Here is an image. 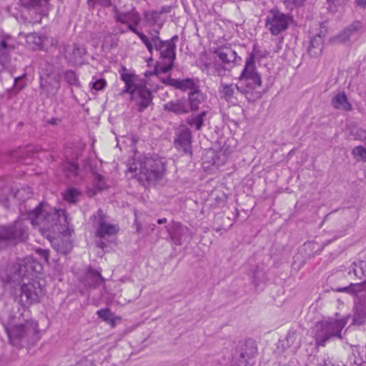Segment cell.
Instances as JSON below:
<instances>
[{
    "mask_svg": "<svg viewBox=\"0 0 366 366\" xmlns=\"http://www.w3.org/2000/svg\"><path fill=\"white\" fill-rule=\"evenodd\" d=\"M12 296L23 308H29L43 300L46 292V275L43 265L32 257L17 260L9 279Z\"/></svg>",
    "mask_w": 366,
    "mask_h": 366,
    "instance_id": "cell-1",
    "label": "cell"
},
{
    "mask_svg": "<svg viewBox=\"0 0 366 366\" xmlns=\"http://www.w3.org/2000/svg\"><path fill=\"white\" fill-rule=\"evenodd\" d=\"M32 224L50 244L55 252L70 254L75 243V233L68 213L63 209L48 207L41 203L30 212Z\"/></svg>",
    "mask_w": 366,
    "mask_h": 366,
    "instance_id": "cell-2",
    "label": "cell"
},
{
    "mask_svg": "<svg viewBox=\"0 0 366 366\" xmlns=\"http://www.w3.org/2000/svg\"><path fill=\"white\" fill-rule=\"evenodd\" d=\"M119 232L115 221L98 210L87 223V239L96 254L105 255L114 248Z\"/></svg>",
    "mask_w": 366,
    "mask_h": 366,
    "instance_id": "cell-3",
    "label": "cell"
},
{
    "mask_svg": "<svg viewBox=\"0 0 366 366\" xmlns=\"http://www.w3.org/2000/svg\"><path fill=\"white\" fill-rule=\"evenodd\" d=\"M131 175L143 186L151 188L159 183L167 172V161L155 153H143L132 158L127 165Z\"/></svg>",
    "mask_w": 366,
    "mask_h": 366,
    "instance_id": "cell-4",
    "label": "cell"
},
{
    "mask_svg": "<svg viewBox=\"0 0 366 366\" xmlns=\"http://www.w3.org/2000/svg\"><path fill=\"white\" fill-rule=\"evenodd\" d=\"M5 329L10 343L18 349H30L41 336L38 325L32 320L9 324Z\"/></svg>",
    "mask_w": 366,
    "mask_h": 366,
    "instance_id": "cell-5",
    "label": "cell"
},
{
    "mask_svg": "<svg viewBox=\"0 0 366 366\" xmlns=\"http://www.w3.org/2000/svg\"><path fill=\"white\" fill-rule=\"evenodd\" d=\"M121 78L126 85V93L130 95L131 99L136 105L138 111L143 112L147 109L153 102V95L145 80L127 70L122 71Z\"/></svg>",
    "mask_w": 366,
    "mask_h": 366,
    "instance_id": "cell-6",
    "label": "cell"
},
{
    "mask_svg": "<svg viewBox=\"0 0 366 366\" xmlns=\"http://www.w3.org/2000/svg\"><path fill=\"white\" fill-rule=\"evenodd\" d=\"M155 48L159 52V59L155 66L153 75L167 74L173 70L177 56V43L178 36L168 40H162L159 36H153Z\"/></svg>",
    "mask_w": 366,
    "mask_h": 366,
    "instance_id": "cell-7",
    "label": "cell"
},
{
    "mask_svg": "<svg viewBox=\"0 0 366 366\" xmlns=\"http://www.w3.org/2000/svg\"><path fill=\"white\" fill-rule=\"evenodd\" d=\"M256 52L257 46L254 45L252 52L247 59L243 70L239 75V83L236 85L238 90L245 95L263 85L261 75L257 69Z\"/></svg>",
    "mask_w": 366,
    "mask_h": 366,
    "instance_id": "cell-8",
    "label": "cell"
},
{
    "mask_svg": "<svg viewBox=\"0 0 366 366\" xmlns=\"http://www.w3.org/2000/svg\"><path fill=\"white\" fill-rule=\"evenodd\" d=\"M349 317L343 318L325 319L316 323L314 328V338L316 344L324 346L332 338H341L342 331L349 320Z\"/></svg>",
    "mask_w": 366,
    "mask_h": 366,
    "instance_id": "cell-9",
    "label": "cell"
},
{
    "mask_svg": "<svg viewBox=\"0 0 366 366\" xmlns=\"http://www.w3.org/2000/svg\"><path fill=\"white\" fill-rule=\"evenodd\" d=\"M40 85L42 91L48 97H53L61 87V74L60 69L53 63L45 61L39 68Z\"/></svg>",
    "mask_w": 366,
    "mask_h": 366,
    "instance_id": "cell-10",
    "label": "cell"
},
{
    "mask_svg": "<svg viewBox=\"0 0 366 366\" xmlns=\"http://www.w3.org/2000/svg\"><path fill=\"white\" fill-rule=\"evenodd\" d=\"M50 3L47 1H20L18 2V11L22 20L29 23H38L49 14Z\"/></svg>",
    "mask_w": 366,
    "mask_h": 366,
    "instance_id": "cell-11",
    "label": "cell"
},
{
    "mask_svg": "<svg viewBox=\"0 0 366 366\" xmlns=\"http://www.w3.org/2000/svg\"><path fill=\"white\" fill-rule=\"evenodd\" d=\"M258 355L257 342L245 338L236 348L230 366H254Z\"/></svg>",
    "mask_w": 366,
    "mask_h": 366,
    "instance_id": "cell-12",
    "label": "cell"
},
{
    "mask_svg": "<svg viewBox=\"0 0 366 366\" xmlns=\"http://www.w3.org/2000/svg\"><path fill=\"white\" fill-rule=\"evenodd\" d=\"M231 153L230 147L227 144L218 147L206 149L202 156V165L207 173L215 171L225 164Z\"/></svg>",
    "mask_w": 366,
    "mask_h": 366,
    "instance_id": "cell-13",
    "label": "cell"
},
{
    "mask_svg": "<svg viewBox=\"0 0 366 366\" xmlns=\"http://www.w3.org/2000/svg\"><path fill=\"white\" fill-rule=\"evenodd\" d=\"M28 230L26 226L20 221H16L9 225H2L1 227V248L13 247L28 239Z\"/></svg>",
    "mask_w": 366,
    "mask_h": 366,
    "instance_id": "cell-14",
    "label": "cell"
},
{
    "mask_svg": "<svg viewBox=\"0 0 366 366\" xmlns=\"http://www.w3.org/2000/svg\"><path fill=\"white\" fill-rule=\"evenodd\" d=\"M293 23V16L283 13L278 7L270 10L266 19V28L272 36L284 32Z\"/></svg>",
    "mask_w": 366,
    "mask_h": 366,
    "instance_id": "cell-15",
    "label": "cell"
},
{
    "mask_svg": "<svg viewBox=\"0 0 366 366\" xmlns=\"http://www.w3.org/2000/svg\"><path fill=\"white\" fill-rule=\"evenodd\" d=\"M174 146L179 153L188 156L193 154L192 133L187 125L180 124L175 132Z\"/></svg>",
    "mask_w": 366,
    "mask_h": 366,
    "instance_id": "cell-16",
    "label": "cell"
},
{
    "mask_svg": "<svg viewBox=\"0 0 366 366\" xmlns=\"http://www.w3.org/2000/svg\"><path fill=\"white\" fill-rule=\"evenodd\" d=\"M212 53L221 62L224 70H231L239 65L242 63V58L231 47L227 45L218 47L214 49Z\"/></svg>",
    "mask_w": 366,
    "mask_h": 366,
    "instance_id": "cell-17",
    "label": "cell"
},
{
    "mask_svg": "<svg viewBox=\"0 0 366 366\" xmlns=\"http://www.w3.org/2000/svg\"><path fill=\"white\" fill-rule=\"evenodd\" d=\"M162 83L165 85L174 87L180 91L188 92V93L197 91L200 90L198 84L196 81L192 78H185V79H175L171 77L161 79Z\"/></svg>",
    "mask_w": 366,
    "mask_h": 366,
    "instance_id": "cell-18",
    "label": "cell"
},
{
    "mask_svg": "<svg viewBox=\"0 0 366 366\" xmlns=\"http://www.w3.org/2000/svg\"><path fill=\"white\" fill-rule=\"evenodd\" d=\"M164 110L177 115L195 112L193 106L188 97H182L175 100L170 101L164 105Z\"/></svg>",
    "mask_w": 366,
    "mask_h": 366,
    "instance_id": "cell-19",
    "label": "cell"
},
{
    "mask_svg": "<svg viewBox=\"0 0 366 366\" xmlns=\"http://www.w3.org/2000/svg\"><path fill=\"white\" fill-rule=\"evenodd\" d=\"M362 22L360 21H355L350 25H348L344 29L338 33L336 35L333 37L330 40V44L337 45V44H344L347 43L350 40L352 34L356 33L358 30L362 28Z\"/></svg>",
    "mask_w": 366,
    "mask_h": 366,
    "instance_id": "cell-20",
    "label": "cell"
},
{
    "mask_svg": "<svg viewBox=\"0 0 366 366\" xmlns=\"http://www.w3.org/2000/svg\"><path fill=\"white\" fill-rule=\"evenodd\" d=\"M353 295H355L353 322L355 325H361L366 319V292L364 294L358 292Z\"/></svg>",
    "mask_w": 366,
    "mask_h": 366,
    "instance_id": "cell-21",
    "label": "cell"
},
{
    "mask_svg": "<svg viewBox=\"0 0 366 366\" xmlns=\"http://www.w3.org/2000/svg\"><path fill=\"white\" fill-rule=\"evenodd\" d=\"M86 49L78 45H70L66 48L64 56L69 63L72 64H80L85 62Z\"/></svg>",
    "mask_w": 366,
    "mask_h": 366,
    "instance_id": "cell-22",
    "label": "cell"
},
{
    "mask_svg": "<svg viewBox=\"0 0 366 366\" xmlns=\"http://www.w3.org/2000/svg\"><path fill=\"white\" fill-rule=\"evenodd\" d=\"M325 32H320L315 36L310 42L308 54L312 58H318L321 55L324 48Z\"/></svg>",
    "mask_w": 366,
    "mask_h": 366,
    "instance_id": "cell-23",
    "label": "cell"
},
{
    "mask_svg": "<svg viewBox=\"0 0 366 366\" xmlns=\"http://www.w3.org/2000/svg\"><path fill=\"white\" fill-rule=\"evenodd\" d=\"M332 105L334 108L343 112H350L353 110L352 104L350 103L347 95L345 92H340L337 93L332 99Z\"/></svg>",
    "mask_w": 366,
    "mask_h": 366,
    "instance_id": "cell-24",
    "label": "cell"
},
{
    "mask_svg": "<svg viewBox=\"0 0 366 366\" xmlns=\"http://www.w3.org/2000/svg\"><path fill=\"white\" fill-rule=\"evenodd\" d=\"M117 19L123 23L129 25V28H134V26L138 25L141 21V16L137 11L128 12L127 13L117 15Z\"/></svg>",
    "mask_w": 366,
    "mask_h": 366,
    "instance_id": "cell-25",
    "label": "cell"
},
{
    "mask_svg": "<svg viewBox=\"0 0 366 366\" xmlns=\"http://www.w3.org/2000/svg\"><path fill=\"white\" fill-rule=\"evenodd\" d=\"M97 316L102 319L103 321L109 324L111 326L115 327L117 321L120 320V318L115 316L111 310L108 308H102L97 312Z\"/></svg>",
    "mask_w": 366,
    "mask_h": 366,
    "instance_id": "cell-26",
    "label": "cell"
},
{
    "mask_svg": "<svg viewBox=\"0 0 366 366\" xmlns=\"http://www.w3.org/2000/svg\"><path fill=\"white\" fill-rule=\"evenodd\" d=\"M207 113L206 111H204L195 115L190 116L186 119L187 124L192 127H195L197 130H200L204 124L205 118Z\"/></svg>",
    "mask_w": 366,
    "mask_h": 366,
    "instance_id": "cell-27",
    "label": "cell"
},
{
    "mask_svg": "<svg viewBox=\"0 0 366 366\" xmlns=\"http://www.w3.org/2000/svg\"><path fill=\"white\" fill-rule=\"evenodd\" d=\"M45 40L42 36L37 34H30L26 37V43L34 49H43Z\"/></svg>",
    "mask_w": 366,
    "mask_h": 366,
    "instance_id": "cell-28",
    "label": "cell"
},
{
    "mask_svg": "<svg viewBox=\"0 0 366 366\" xmlns=\"http://www.w3.org/2000/svg\"><path fill=\"white\" fill-rule=\"evenodd\" d=\"M81 192L75 188H70L63 194V198L70 204H75L80 197Z\"/></svg>",
    "mask_w": 366,
    "mask_h": 366,
    "instance_id": "cell-29",
    "label": "cell"
},
{
    "mask_svg": "<svg viewBox=\"0 0 366 366\" xmlns=\"http://www.w3.org/2000/svg\"><path fill=\"white\" fill-rule=\"evenodd\" d=\"M220 95L222 99L230 102L235 95L234 90L231 84L222 83L220 85Z\"/></svg>",
    "mask_w": 366,
    "mask_h": 366,
    "instance_id": "cell-30",
    "label": "cell"
},
{
    "mask_svg": "<svg viewBox=\"0 0 366 366\" xmlns=\"http://www.w3.org/2000/svg\"><path fill=\"white\" fill-rule=\"evenodd\" d=\"M352 155L357 160L366 162V147L357 146L352 150Z\"/></svg>",
    "mask_w": 366,
    "mask_h": 366,
    "instance_id": "cell-31",
    "label": "cell"
},
{
    "mask_svg": "<svg viewBox=\"0 0 366 366\" xmlns=\"http://www.w3.org/2000/svg\"><path fill=\"white\" fill-rule=\"evenodd\" d=\"M64 79H65L66 82L67 83L70 84L71 85H79V81H78V76H77L75 72L73 70H67L64 73Z\"/></svg>",
    "mask_w": 366,
    "mask_h": 366,
    "instance_id": "cell-32",
    "label": "cell"
},
{
    "mask_svg": "<svg viewBox=\"0 0 366 366\" xmlns=\"http://www.w3.org/2000/svg\"><path fill=\"white\" fill-rule=\"evenodd\" d=\"M283 4L286 6V8L288 10H293V9L298 8V7H302L305 4L303 1H285Z\"/></svg>",
    "mask_w": 366,
    "mask_h": 366,
    "instance_id": "cell-33",
    "label": "cell"
},
{
    "mask_svg": "<svg viewBox=\"0 0 366 366\" xmlns=\"http://www.w3.org/2000/svg\"><path fill=\"white\" fill-rule=\"evenodd\" d=\"M107 85V82L105 80L99 79L96 80L94 83L93 84V88L96 91H101L105 88V86Z\"/></svg>",
    "mask_w": 366,
    "mask_h": 366,
    "instance_id": "cell-34",
    "label": "cell"
},
{
    "mask_svg": "<svg viewBox=\"0 0 366 366\" xmlns=\"http://www.w3.org/2000/svg\"><path fill=\"white\" fill-rule=\"evenodd\" d=\"M71 366H95V365L93 364V361H90V360H84V361H80L78 364Z\"/></svg>",
    "mask_w": 366,
    "mask_h": 366,
    "instance_id": "cell-35",
    "label": "cell"
},
{
    "mask_svg": "<svg viewBox=\"0 0 366 366\" xmlns=\"http://www.w3.org/2000/svg\"><path fill=\"white\" fill-rule=\"evenodd\" d=\"M355 4H356L358 7H361V8H366V1H364V0H358V1H355Z\"/></svg>",
    "mask_w": 366,
    "mask_h": 366,
    "instance_id": "cell-36",
    "label": "cell"
}]
</instances>
